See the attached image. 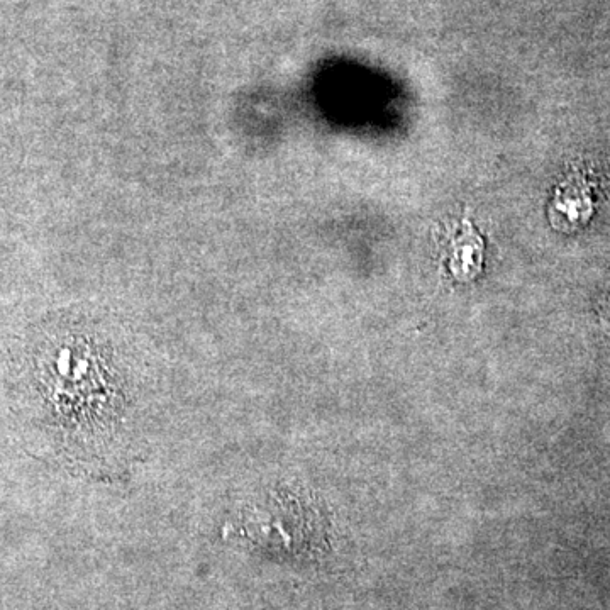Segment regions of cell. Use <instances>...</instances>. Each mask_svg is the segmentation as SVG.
I'll use <instances>...</instances> for the list:
<instances>
[{
	"label": "cell",
	"mask_w": 610,
	"mask_h": 610,
	"mask_svg": "<svg viewBox=\"0 0 610 610\" xmlns=\"http://www.w3.org/2000/svg\"><path fill=\"white\" fill-rule=\"evenodd\" d=\"M89 363L75 366L58 360L48 378H38L39 397L48 405L53 424L78 443L111 444L126 427V414L133 397L126 394L122 378H104Z\"/></svg>",
	"instance_id": "1"
}]
</instances>
